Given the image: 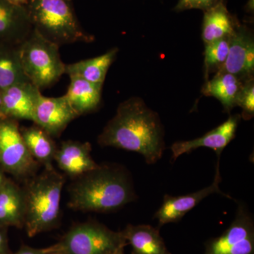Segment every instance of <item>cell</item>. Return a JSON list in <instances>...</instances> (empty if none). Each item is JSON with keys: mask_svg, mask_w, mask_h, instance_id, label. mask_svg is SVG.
<instances>
[{"mask_svg": "<svg viewBox=\"0 0 254 254\" xmlns=\"http://www.w3.org/2000/svg\"><path fill=\"white\" fill-rule=\"evenodd\" d=\"M97 141L101 147L141 154L148 165L160 160L165 149L164 128L158 114L138 97L120 103Z\"/></svg>", "mask_w": 254, "mask_h": 254, "instance_id": "6da1fadb", "label": "cell"}, {"mask_svg": "<svg viewBox=\"0 0 254 254\" xmlns=\"http://www.w3.org/2000/svg\"><path fill=\"white\" fill-rule=\"evenodd\" d=\"M67 191L68 208L83 213H113L138 198L131 174L117 163L98 164L71 180Z\"/></svg>", "mask_w": 254, "mask_h": 254, "instance_id": "7a4b0ae2", "label": "cell"}, {"mask_svg": "<svg viewBox=\"0 0 254 254\" xmlns=\"http://www.w3.org/2000/svg\"><path fill=\"white\" fill-rule=\"evenodd\" d=\"M66 176L54 166L43 168L23 182L25 200L24 227L29 237L59 227L61 222L62 192Z\"/></svg>", "mask_w": 254, "mask_h": 254, "instance_id": "3957f363", "label": "cell"}, {"mask_svg": "<svg viewBox=\"0 0 254 254\" xmlns=\"http://www.w3.org/2000/svg\"><path fill=\"white\" fill-rule=\"evenodd\" d=\"M71 1L29 0L26 6L33 29L60 47L94 41L81 27Z\"/></svg>", "mask_w": 254, "mask_h": 254, "instance_id": "277c9868", "label": "cell"}, {"mask_svg": "<svg viewBox=\"0 0 254 254\" xmlns=\"http://www.w3.org/2000/svg\"><path fill=\"white\" fill-rule=\"evenodd\" d=\"M23 71L32 84L40 91L55 84L65 73L60 46L33 29L18 46Z\"/></svg>", "mask_w": 254, "mask_h": 254, "instance_id": "5b68a950", "label": "cell"}, {"mask_svg": "<svg viewBox=\"0 0 254 254\" xmlns=\"http://www.w3.org/2000/svg\"><path fill=\"white\" fill-rule=\"evenodd\" d=\"M58 244L62 254H115L127 245L121 231L93 220L73 224Z\"/></svg>", "mask_w": 254, "mask_h": 254, "instance_id": "8992f818", "label": "cell"}, {"mask_svg": "<svg viewBox=\"0 0 254 254\" xmlns=\"http://www.w3.org/2000/svg\"><path fill=\"white\" fill-rule=\"evenodd\" d=\"M0 166L6 175L23 183L41 167L28 152L16 120L0 121Z\"/></svg>", "mask_w": 254, "mask_h": 254, "instance_id": "52a82bcc", "label": "cell"}, {"mask_svg": "<svg viewBox=\"0 0 254 254\" xmlns=\"http://www.w3.org/2000/svg\"><path fill=\"white\" fill-rule=\"evenodd\" d=\"M254 223L246 205L240 203L235 220L220 236L205 244V254H254Z\"/></svg>", "mask_w": 254, "mask_h": 254, "instance_id": "ba28073f", "label": "cell"}, {"mask_svg": "<svg viewBox=\"0 0 254 254\" xmlns=\"http://www.w3.org/2000/svg\"><path fill=\"white\" fill-rule=\"evenodd\" d=\"M219 71L232 73L244 83L254 80V34L246 25L239 23L230 36L228 55Z\"/></svg>", "mask_w": 254, "mask_h": 254, "instance_id": "9c48e42d", "label": "cell"}, {"mask_svg": "<svg viewBox=\"0 0 254 254\" xmlns=\"http://www.w3.org/2000/svg\"><path fill=\"white\" fill-rule=\"evenodd\" d=\"M220 158L215 170V178L210 186L205 187L199 190L189 193V194L173 196L165 195L163 203L155 213L154 218L158 221L159 227L163 226L165 224L178 222L182 218L192 209L195 208L201 200L210 195L218 193L231 198L230 195L222 192L220 189V184L222 181L220 173Z\"/></svg>", "mask_w": 254, "mask_h": 254, "instance_id": "30bf717a", "label": "cell"}, {"mask_svg": "<svg viewBox=\"0 0 254 254\" xmlns=\"http://www.w3.org/2000/svg\"><path fill=\"white\" fill-rule=\"evenodd\" d=\"M78 117L64 95L57 98L41 95L35 108L33 123L53 138H59L68 125Z\"/></svg>", "mask_w": 254, "mask_h": 254, "instance_id": "8fae6325", "label": "cell"}, {"mask_svg": "<svg viewBox=\"0 0 254 254\" xmlns=\"http://www.w3.org/2000/svg\"><path fill=\"white\" fill-rule=\"evenodd\" d=\"M240 120V115H232L225 123L199 138L175 142L171 146L172 160L175 161L182 155L191 153L201 147L215 150L220 158L223 150L235 138Z\"/></svg>", "mask_w": 254, "mask_h": 254, "instance_id": "7c38bea8", "label": "cell"}, {"mask_svg": "<svg viewBox=\"0 0 254 254\" xmlns=\"http://www.w3.org/2000/svg\"><path fill=\"white\" fill-rule=\"evenodd\" d=\"M91 152L89 142L66 140L58 145L55 162L65 176L73 180L98 166Z\"/></svg>", "mask_w": 254, "mask_h": 254, "instance_id": "4fadbf2b", "label": "cell"}, {"mask_svg": "<svg viewBox=\"0 0 254 254\" xmlns=\"http://www.w3.org/2000/svg\"><path fill=\"white\" fill-rule=\"evenodd\" d=\"M41 91L30 82L18 83L2 91L3 118L33 122Z\"/></svg>", "mask_w": 254, "mask_h": 254, "instance_id": "5bb4252c", "label": "cell"}, {"mask_svg": "<svg viewBox=\"0 0 254 254\" xmlns=\"http://www.w3.org/2000/svg\"><path fill=\"white\" fill-rule=\"evenodd\" d=\"M33 29L26 6L0 0V43L19 46Z\"/></svg>", "mask_w": 254, "mask_h": 254, "instance_id": "9a60e30c", "label": "cell"}, {"mask_svg": "<svg viewBox=\"0 0 254 254\" xmlns=\"http://www.w3.org/2000/svg\"><path fill=\"white\" fill-rule=\"evenodd\" d=\"M25 200L22 186L9 178L0 187V227H24Z\"/></svg>", "mask_w": 254, "mask_h": 254, "instance_id": "2e32d148", "label": "cell"}, {"mask_svg": "<svg viewBox=\"0 0 254 254\" xmlns=\"http://www.w3.org/2000/svg\"><path fill=\"white\" fill-rule=\"evenodd\" d=\"M131 254H172L169 252L159 228L149 225H127L121 231Z\"/></svg>", "mask_w": 254, "mask_h": 254, "instance_id": "e0dca14e", "label": "cell"}, {"mask_svg": "<svg viewBox=\"0 0 254 254\" xmlns=\"http://www.w3.org/2000/svg\"><path fill=\"white\" fill-rule=\"evenodd\" d=\"M65 96L78 115L93 113L101 102L103 85L96 84L76 76H70Z\"/></svg>", "mask_w": 254, "mask_h": 254, "instance_id": "ac0fdd59", "label": "cell"}, {"mask_svg": "<svg viewBox=\"0 0 254 254\" xmlns=\"http://www.w3.org/2000/svg\"><path fill=\"white\" fill-rule=\"evenodd\" d=\"M240 23L227 9L225 0L204 11L202 38L205 44L231 36Z\"/></svg>", "mask_w": 254, "mask_h": 254, "instance_id": "d6986e66", "label": "cell"}, {"mask_svg": "<svg viewBox=\"0 0 254 254\" xmlns=\"http://www.w3.org/2000/svg\"><path fill=\"white\" fill-rule=\"evenodd\" d=\"M20 131L28 152L37 163L43 168L53 167L58 148L54 138L36 124L20 127Z\"/></svg>", "mask_w": 254, "mask_h": 254, "instance_id": "ffe728a7", "label": "cell"}, {"mask_svg": "<svg viewBox=\"0 0 254 254\" xmlns=\"http://www.w3.org/2000/svg\"><path fill=\"white\" fill-rule=\"evenodd\" d=\"M118 51V48H114L100 56L66 64L65 73L69 77L76 76L91 83L103 85L107 73Z\"/></svg>", "mask_w": 254, "mask_h": 254, "instance_id": "44dd1931", "label": "cell"}, {"mask_svg": "<svg viewBox=\"0 0 254 254\" xmlns=\"http://www.w3.org/2000/svg\"><path fill=\"white\" fill-rule=\"evenodd\" d=\"M245 83L232 73L218 71L211 80L205 83L202 93L205 96L218 99L225 111L230 113L237 106V97Z\"/></svg>", "mask_w": 254, "mask_h": 254, "instance_id": "7402d4cb", "label": "cell"}, {"mask_svg": "<svg viewBox=\"0 0 254 254\" xmlns=\"http://www.w3.org/2000/svg\"><path fill=\"white\" fill-rule=\"evenodd\" d=\"M29 82L23 71L18 46L0 43V89Z\"/></svg>", "mask_w": 254, "mask_h": 254, "instance_id": "603a6c76", "label": "cell"}, {"mask_svg": "<svg viewBox=\"0 0 254 254\" xmlns=\"http://www.w3.org/2000/svg\"><path fill=\"white\" fill-rule=\"evenodd\" d=\"M230 36L205 44V74L217 72L223 66L230 48Z\"/></svg>", "mask_w": 254, "mask_h": 254, "instance_id": "cb8c5ba5", "label": "cell"}, {"mask_svg": "<svg viewBox=\"0 0 254 254\" xmlns=\"http://www.w3.org/2000/svg\"><path fill=\"white\" fill-rule=\"evenodd\" d=\"M236 105L240 106L243 110L242 116L245 120H250L253 118L254 114V80L245 83L237 97Z\"/></svg>", "mask_w": 254, "mask_h": 254, "instance_id": "d4e9b609", "label": "cell"}, {"mask_svg": "<svg viewBox=\"0 0 254 254\" xmlns=\"http://www.w3.org/2000/svg\"><path fill=\"white\" fill-rule=\"evenodd\" d=\"M221 1L222 0H179L174 10L178 12L189 9H200L205 11Z\"/></svg>", "mask_w": 254, "mask_h": 254, "instance_id": "484cf974", "label": "cell"}, {"mask_svg": "<svg viewBox=\"0 0 254 254\" xmlns=\"http://www.w3.org/2000/svg\"><path fill=\"white\" fill-rule=\"evenodd\" d=\"M8 254H62V252L58 243L42 249L33 248L29 246L23 245L17 252L14 253L11 252Z\"/></svg>", "mask_w": 254, "mask_h": 254, "instance_id": "4316f807", "label": "cell"}, {"mask_svg": "<svg viewBox=\"0 0 254 254\" xmlns=\"http://www.w3.org/2000/svg\"><path fill=\"white\" fill-rule=\"evenodd\" d=\"M8 229L9 227H0V254H8L11 252L9 247Z\"/></svg>", "mask_w": 254, "mask_h": 254, "instance_id": "83f0119b", "label": "cell"}, {"mask_svg": "<svg viewBox=\"0 0 254 254\" xmlns=\"http://www.w3.org/2000/svg\"><path fill=\"white\" fill-rule=\"evenodd\" d=\"M9 180V177L6 175L3 169L0 166V187L3 186L8 180Z\"/></svg>", "mask_w": 254, "mask_h": 254, "instance_id": "f1b7e54d", "label": "cell"}, {"mask_svg": "<svg viewBox=\"0 0 254 254\" xmlns=\"http://www.w3.org/2000/svg\"><path fill=\"white\" fill-rule=\"evenodd\" d=\"M9 1H11V2L14 3L15 4L23 5V6H26V5L28 4L29 0H9Z\"/></svg>", "mask_w": 254, "mask_h": 254, "instance_id": "f546056e", "label": "cell"}, {"mask_svg": "<svg viewBox=\"0 0 254 254\" xmlns=\"http://www.w3.org/2000/svg\"><path fill=\"white\" fill-rule=\"evenodd\" d=\"M1 109H2V91L0 89V121L4 120L2 113H1Z\"/></svg>", "mask_w": 254, "mask_h": 254, "instance_id": "4dcf8cb0", "label": "cell"}, {"mask_svg": "<svg viewBox=\"0 0 254 254\" xmlns=\"http://www.w3.org/2000/svg\"><path fill=\"white\" fill-rule=\"evenodd\" d=\"M118 254H125V252H124V249L120 251H119Z\"/></svg>", "mask_w": 254, "mask_h": 254, "instance_id": "1f68e13d", "label": "cell"}, {"mask_svg": "<svg viewBox=\"0 0 254 254\" xmlns=\"http://www.w3.org/2000/svg\"><path fill=\"white\" fill-rule=\"evenodd\" d=\"M118 252H117V253H116V254H118Z\"/></svg>", "mask_w": 254, "mask_h": 254, "instance_id": "d6a6232c", "label": "cell"}, {"mask_svg": "<svg viewBox=\"0 0 254 254\" xmlns=\"http://www.w3.org/2000/svg\"><path fill=\"white\" fill-rule=\"evenodd\" d=\"M69 1H71V0H69Z\"/></svg>", "mask_w": 254, "mask_h": 254, "instance_id": "836d02e7", "label": "cell"}]
</instances>
